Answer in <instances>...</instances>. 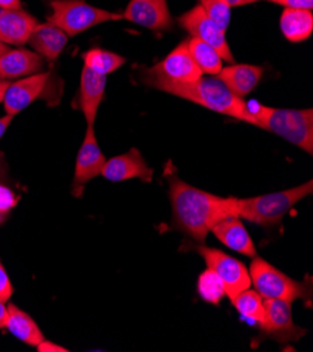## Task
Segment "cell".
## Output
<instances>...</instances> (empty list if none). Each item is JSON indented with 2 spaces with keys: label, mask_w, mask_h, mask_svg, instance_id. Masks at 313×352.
<instances>
[{
  "label": "cell",
  "mask_w": 313,
  "mask_h": 352,
  "mask_svg": "<svg viewBox=\"0 0 313 352\" xmlns=\"http://www.w3.org/2000/svg\"><path fill=\"white\" fill-rule=\"evenodd\" d=\"M169 187L175 226L198 243L205 241L218 221L236 217V198L233 197H217L177 177L169 179Z\"/></svg>",
  "instance_id": "6da1fadb"
},
{
  "label": "cell",
  "mask_w": 313,
  "mask_h": 352,
  "mask_svg": "<svg viewBox=\"0 0 313 352\" xmlns=\"http://www.w3.org/2000/svg\"><path fill=\"white\" fill-rule=\"evenodd\" d=\"M145 82L155 89L193 101L218 114L255 125V120L248 111L246 101L236 97L217 76H201L193 82H167L155 78H145Z\"/></svg>",
  "instance_id": "7a4b0ae2"
},
{
  "label": "cell",
  "mask_w": 313,
  "mask_h": 352,
  "mask_svg": "<svg viewBox=\"0 0 313 352\" xmlns=\"http://www.w3.org/2000/svg\"><path fill=\"white\" fill-rule=\"evenodd\" d=\"M246 105L256 126L281 136L309 155L313 153V111L310 109H272L256 101H246Z\"/></svg>",
  "instance_id": "3957f363"
},
{
  "label": "cell",
  "mask_w": 313,
  "mask_h": 352,
  "mask_svg": "<svg viewBox=\"0 0 313 352\" xmlns=\"http://www.w3.org/2000/svg\"><path fill=\"white\" fill-rule=\"evenodd\" d=\"M313 191V183L306 182L302 186L278 191L272 194L236 198V217L249 222L270 228L278 225L290 210Z\"/></svg>",
  "instance_id": "277c9868"
},
{
  "label": "cell",
  "mask_w": 313,
  "mask_h": 352,
  "mask_svg": "<svg viewBox=\"0 0 313 352\" xmlns=\"http://www.w3.org/2000/svg\"><path fill=\"white\" fill-rule=\"evenodd\" d=\"M52 13L47 21L61 28L67 37L85 32L86 30L102 23L122 20V14L87 5L85 0H54Z\"/></svg>",
  "instance_id": "5b68a950"
},
{
  "label": "cell",
  "mask_w": 313,
  "mask_h": 352,
  "mask_svg": "<svg viewBox=\"0 0 313 352\" xmlns=\"http://www.w3.org/2000/svg\"><path fill=\"white\" fill-rule=\"evenodd\" d=\"M249 275L256 292L263 299H281L292 303L296 299H305L307 296L303 284L294 280L260 257H255L252 261Z\"/></svg>",
  "instance_id": "8992f818"
},
{
  "label": "cell",
  "mask_w": 313,
  "mask_h": 352,
  "mask_svg": "<svg viewBox=\"0 0 313 352\" xmlns=\"http://www.w3.org/2000/svg\"><path fill=\"white\" fill-rule=\"evenodd\" d=\"M197 252L205 260L208 270L214 271L219 276L229 299L250 288L252 280L245 264L217 249L198 248Z\"/></svg>",
  "instance_id": "52a82bcc"
},
{
  "label": "cell",
  "mask_w": 313,
  "mask_h": 352,
  "mask_svg": "<svg viewBox=\"0 0 313 352\" xmlns=\"http://www.w3.org/2000/svg\"><path fill=\"white\" fill-rule=\"evenodd\" d=\"M259 326L263 337L280 342L299 340L306 334L292 320L291 303L281 299H264V316Z\"/></svg>",
  "instance_id": "ba28073f"
},
{
  "label": "cell",
  "mask_w": 313,
  "mask_h": 352,
  "mask_svg": "<svg viewBox=\"0 0 313 352\" xmlns=\"http://www.w3.org/2000/svg\"><path fill=\"white\" fill-rule=\"evenodd\" d=\"M179 24L191 37L198 38L217 50L222 60L233 63L235 59L226 40V31L222 30L214 20L208 17L199 5L179 17Z\"/></svg>",
  "instance_id": "9c48e42d"
},
{
  "label": "cell",
  "mask_w": 313,
  "mask_h": 352,
  "mask_svg": "<svg viewBox=\"0 0 313 352\" xmlns=\"http://www.w3.org/2000/svg\"><path fill=\"white\" fill-rule=\"evenodd\" d=\"M201 76L202 72L194 62L186 41L179 44L162 62L147 70V78L167 82H193Z\"/></svg>",
  "instance_id": "30bf717a"
},
{
  "label": "cell",
  "mask_w": 313,
  "mask_h": 352,
  "mask_svg": "<svg viewBox=\"0 0 313 352\" xmlns=\"http://www.w3.org/2000/svg\"><path fill=\"white\" fill-rule=\"evenodd\" d=\"M48 82L50 74H34L17 82H10L2 101L6 114L14 117L27 109L45 93Z\"/></svg>",
  "instance_id": "8fae6325"
},
{
  "label": "cell",
  "mask_w": 313,
  "mask_h": 352,
  "mask_svg": "<svg viewBox=\"0 0 313 352\" xmlns=\"http://www.w3.org/2000/svg\"><path fill=\"white\" fill-rule=\"evenodd\" d=\"M100 174L113 183L127 182L131 179H139L144 183H149L152 182L153 170L148 166L141 152L138 149H131L124 155L106 160Z\"/></svg>",
  "instance_id": "7c38bea8"
},
{
  "label": "cell",
  "mask_w": 313,
  "mask_h": 352,
  "mask_svg": "<svg viewBox=\"0 0 313 352\" xmlns=\"http://www.w3.org/2000/svg\"><path fill=\"white\" fill-rule=\"evenodd\" d=\"M106 163L102 152L97 144L94 126L89 125L86 131V136L83 139V144L79 149L76 167H75V180H74V194L80 195L83 187L93 180L94 177L101 173V168Z\"/></svg>",
  "instance_id": "4fadbf2b"
},
{
  "label": "cell",
  "mask_w": 313,
  "mask_h": 352,
  "mask_svg": "<svg viewBox=\"0 0 313 352\" xmlns=\"http://www.w3.org/2000/svg\"><path fill=\"white\" fill-rule=\"evenodd\" d=\"M122 17L153 31L169 30L173 23L166 0H131Z\"/></svg>",
  "instance_id": "5bb4252c"
},
{
  "label": "cell",
  "mask_w": 313,
  "mask_h": 352,
  "mask_svg": "<svg viewBox=\"0 0 313 352\" xmlns=\"http://www.w3.org/2000/svg\"><path fill=\"white\" fill-rule=\"evenodd\" d=\"M39 21L23 9L0 10V41L6 45L21 47L28 40Z\"/></svg>",
  "instance_id": "9a60e30c"
},
{
  "label": "cell",
  "mask_w": 313,
  "mask_h": 352,
  "mask_svg": "<svg viewBox=\"0 0 313 352\" xmlns=\"http://www.w3.org/2000/svg\"><path fill=\"white\" fill-rule=\"evenodd\" d=\"M44 58L28 50H8L0 55V79L13 80L40 72Z\"/></svg>",
  "instance_id": "2e32d148"
},
{
  "label": "cell",
  "mask_w": 313,
  "mask_h": 352,
  "mask_svg": "<svg viewBox=\"0 0 313 352\" xmlns=\"http://www.w3.org/2000/svg\"><path fill=\"white\" fill-rule=\"evenodd\" d=\"M107 76L93 72L89 67H83L79 89V109L82 110L87 125H94L98 107L106 91Z\"/></svg>",
  "instance_id": "e0dca14e"
},
{
  "label": "cell",
  "mask_w": 313,
  "mask_h": 352,
  "mask_svg": "<svg viewBox=\"0 0 313 352\" xmlns=\"http://www.w3.org/2000/svg\"><path fill=\"white\" fill-rule=\"evenodd\" d=\"M226 248L248 257H256V245L240 222V218L228 217L218 221L210 230Z\"/></svg>",
  "instance_id": "ac0fdd59"
},
{
  "label": "cell",
  "mask_w": 313,
  "mask_h": 352,
  "mask_svg": "<svg viewBox=\"0 0 313 352\" xmlns=\"http://www.w3.org/2000/svg\"><path fill=\"white\" fill-rule=\"evenodd\" d=\"M263 67L255 65H230L222 67L217 78L239 98H245L260 82Z\"/></svg>",
  "instance_id": "d6986e66"
},
{
  "label": "cell",
  "mask_w": 313,
  "mask_h": 352,
  "mask_svg": "<svg viewBox=\"0 0 313 352\" xmlns=\"http://www.w3.org/2000/svg\"><path fill=\"white\" fill-rule=\"evenodd\" d=\"M67 35L58 27L51 23L37 24L34 28L28 44L32 47L41 58L52 62L55 60L67 44Z\"/></svg>",
  "instance_id": "ffe728a7"
},
{
  "label": "cell",
  "mask_w": 313,
  "mask_h": 352,
  "mask_svg": "<svg viewBox=\"0 0 313 352\" xmlns=\"http://www.w3.org/2000/svg\"><path fill=\"white\" fill-rule=\"evenodd\" d=\"M280 28L291 43L307 40L313 31V13L306 9H285L280 17Z\"/></svg>",
  "instance_id": "44dd1931"
},
{
  "label": "cell",
  "mask_w": 313,
  "mask_h": 352,
  "mask_svg": "<svg viewBox=\"0 0 313 352\" xmlns=\"http://www.w3.org/2000/svg\"><path fill=\"white\" fill-rule=\"evenodd\" d=\"M8 310L9 319L6 329L20 341L32 346H37L44 340V334L37 326V323L34 322L25 311H23L14 305H10Z\"/></svg>",
  "instance_id": "7402d4cb"
},
{
  "label": "cell",
  "mask_w": 313,
  "mask_h": 352,
  "mask_svg": "<svg viewBox=\"0 0 313 352\" xmlns=\"http://www.w3.org/2000/svg\"><path fill=\"white\" fill-rule=\"evenodd\" d=\"M186 43L194 62L199 67L202 75L205 74V75L217 76L221 72L222 58L217 50H214L211 45H208L206 43L194 37H190Z\"/></svg>",
  "instance_id": "603a6c76"
},
{
  "label": "cell",
  "mask_w": 313,
  "mask_h": 352,
  "mask_svg": "<svg viewBox=\"0 0 313 352\" xmlns=\"http://www.w3.org/2000/svg\"><path fill=\"white\" fill-rule=\"evenodd\" d=\"M83 62L85 66L93 72L107 76L118 70L127 60L118 54L101 48H93L83 54Z\"/></svg>",
  "instance_id": "cb8c5ba5"
},
{
  "label": "cell",
  "mask_w": 313,
  "mask_h": 352,
  "mask_svg": "<svg viewBox=\"0 0 313 352\" xmlns=\"http://www.w3.org/2000/svg\"><path fill=\"white\" fill-rule=\"evenodd\" d=\"M230 300L243 318L256 324L261 323L264 316V299L256 291H252L250 288L245 289Z\"/></svg>",
  "instance_id": "d4e9b609"
},
{
  "label": "cell",
  "mask_w": 313,
  "mask_h": 352,
  "mask_svg": "<svg viewBox=\"0 0 313 352\" xmlns=\"http://www.w3.org/2000/svg\"><path fill=\"white\" fill-rule=\"evenodd\" d=\"M198 294L204 300L214 303V305H218L221 302V299L226 295L222 280L211 270H206L199 275Z\"/></svg>",
  "instance_id": "484cf974"
},
{
  "label": "cell",
  "mask_w": 313,
  "mask_h": 352,
  "mask_svg": "<svg viewBox=\"0 0 313 352\" xmlns=\"http://www.w3.org/2000/svg\"><path fill=\"white\" fill-rule=\"evenodd\" d=\"M201 8L206 16L214 20L222 30H228L230 24V6L226 0H199Z\"/></svg>",
  "instance_id": "4316f807"
},
{
  "label": "cell",
  "mask_w": 313,
  "mask_h": 352,
  "mask_svg": "<svg viewBox=\"0 0 313 352\" xmlns=\"http://www.w3.org/2000/svg\"><path fill=\"white\" fill-rule=\"evenodd\" d=\"M17 198L12 190L5 186H0V214L8 215L10 210L16 206Z\"/></svg>",
  "instance_id": "83f0119b"
},
{
  "label": "cell",
  "mask_w": 313,
  "mask_h": 352,
  "mask_svg": "<svg viewBox=\"0 0 313 352\" xmlns=\"http://www.w3.org/2000/svg\"><path fill=\"white\" fill-rule=\"evenodd\" d=\"M13 294V287L5 267L0 264V300L8 302Z\"/></svg>",
  "instance_id": "f1b7e54d"
},
{
  "label": "cell",
  "mask_w": 313,
  "mask_h": 352,
  "mask_svg": "<svg viewBox=\"0 0 313 352\" xmlns=\"http://www.w3.org/2000/svg\"><path fill=\"white\" fill-rule=\"evenodd\" d=\"M267 2L283 6L285 9H313V0H267Z\"/></svg>",
  "instance_id": "f546056e"
},
{
  "label": "cell",
  "mask_w": 313,
  "mask_h": 352,
  "mask_svg": "<svg viewBox=\"0 0 313 352\" xmlns=\"http://www.w3.org/2000/svg\"><path fill=\"white\" fill-rule=\"evenodd\" d=\"M37 349L40 352H67L69 349H66L65 346H61L58 344H54L51 341H47V340H43L39 345H37Z\"/></svg>",
  "instance_id": "4dcf8cb0"
},
{
  "label": "cell",
  "mask_w": 313,
  "mask_h": 352,
  "mask_svg": "<svg viewBox=\"0 0 313 352\" xmlns=\"http://www.w3.org/2000/svg\"><path fill=\"white\" fill-rule=\"evenodd\" d=\"M0 9H2V10L23 9L21 0H0Z\"/></svg>",
  "instance_id": "1f68e13d"
},
{
  "label": "cell",
  "mask_w": 313,
  "mask_h": 352,
  "mask_svg": "<svg viewBox=\"0 0 313 352\" xmlns=\"http://www.w3.org/2000/svg\"><path fill=\"white\" fill-rule=\"evenodd\" d=\"M8 319H9V310L5 302L0 300V329H6Z\"/></svg>",
  "instance_id": "d6a6232c"
},
{
  "label": "cell",
  "mask_w": 313,
  "mask_h": 352,
  "mask_svg": "<svg viewBox=\"0 0 313 352\" xmlns=\"http://www.w3.org/2000/svg\"><path fill=\"white\" fill-rule=\"evenodd\" d=\"M12 121H13V117L8 116V114L5 117L0 118V139H2V136L6 133V131H8L9 125L12 124Z\"/></svg>",
  "instance_id": "836d02e7"
},
{
  "label": "cell",
  "mask_w": 313,
  "mask_h": 352,
  "mask_svg": "<svg viewBox=\"0 0 313 352\" xmlns=\"http://www.w3.org/2000/svg\"><path fill=\"white\" fill-rule=\"evenodd\" d=\"M230 8H239V6H246L259 2V0H226Z\"/></svg>",
  "instance_id": "e575fe53"
},
{
  "label": "cell",
  "mask_w": 313,
  "mask_h": 352,
  "mask_svg": "<svg viewBox=\"0 0 313 352\" xmlns=\"http://www.w3.org/2000/svg\"><path fill=\"white\" fill-rule=\"evenodd\" d=\"M9 85H10V82H9V80H2V79H0V102L3 101L5 93H6V90H8Z\"/></svg>",
  "instance_id": "d590c367"
},
{
  "label": "cell",
  "mask_w": 313,
  "mask_h": 352,
  "mask_svg": "<svg viewBox=\"0 0 313 352\" xmlns=\"http://www.w3.org/2000/svg\"><path fill=\"white\" fill-rule=\"evenodd\" d=\"M9 50V47L6 44H3L2 41H0V55H2L3 52H6Z\"/></svg>",
  "instance_id": "8d00e7d4"
},
{
  "label": "cell",
  "mask_w": 313,
  "mask_h": 352,
  "mask_svg": "<svg viewBox=\"0 0 313 352\" xmlns=\"http://www.w3.org/2000/svg\"><path fill=\"white\" fill-rule=\"evenodd\" d=\"M48 2H54V0H48Z\"/></svg>",
  "instance_id": "74e56055"
}]
</instances>
